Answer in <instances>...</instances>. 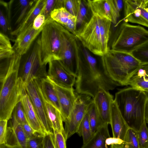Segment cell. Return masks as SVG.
Listing matches in <instances>:
<instances>
[{"label":"cell","mask_w":148,"mask_h":148,"mask_svg":"<svg viewBox=\"0 0 148 148\" xmlns=\"http://www.w3.org/2000/svg\"><path fill=\"white\" fill-rule=\"evenodd\" d=\"M89 9L85 0H81L80 8L77 16V30L84 25L90 19L88 18Z\"/></svg>","instance_id":"d6a6232c"},{"label":"cell","mask_w":148,"mask_h":148,"mask_svg":"<svg viewBox=\"0 0 148 148\" xmlns=\"http://www.w3.org/2000/svg\"><path fill=\"white\" fill-rule=\"evenodd\" d=\"M0 148H19L16 147L10 146L5 144H0Z\"/></svg>","instance_id":"c3c4849f"},{"label":"cell","mask_w":148,"mask_h":148,"mask_svg":"<svg viewBox=\"0 0 148 148\" xmlns=\"http://www.w3.org/2000/svg\"><path fill=\"white\" fill-rule=\"evenodd\" d=\"M101 57L110 77L121 86L127 85L129 78L141 64L131 53L112 49Z\"/></svg>","instance_id":"277c9868"},{"label":"cell","mask_w":148,"mask_h":148,"mask_svg":"<svg viewBox=\"0 0 148 148\" xmlns=\"http://www.w3.org/2000/svg\"><path fill=\"white\" fill-rule=\"evenodd\" d=\"M11 118L12 119L21 125L28 123L21 101L18 102L14 107L12 112Z\"/></svg>","instance_id":"836d02e7"},{"label":"cell","mask_w":148,"mask_h":148,"mask_svg":"<svg viewBox=\"0 0 148 148\" xmlns=\"http://www.w3.org/2000/svg\"><path fill=\"white\" fill-rule=\"evenodd\" d=\"M148 96L132 87L116 92L114 101L130 127L138 131L145 120V110Z\"/></svg>","instance_id":"3957f363"},{"label":"cell","mask_w":148,"mask_h":148,"mask_svg":"<svg viewBox=\"0 0 148 148\" xmlns=\"http://www.w3.org/2000/svg\"><path fill=\"white\" fill-rule=\"evenodd\" d=\"M145 4L147 8L148 9V0H145Z\"/></svg>","instance_id":"f907efd6"},{"label":"cell","mask_w":148,"mask_h":148,"mask_svg":"<svg viewBox=\"0 0 148 148\" xmlns=\"http://www.w3.org/2000/svg\"><path fill=\"white\" fill-rule=\"evenodd\" d=\"M39 90L43 99L61 112V108L57 93L51 81L47 78L37 79Z\"/></svg>","instance_id":"cb8c5ba5"},{"label":"cell","mask_w":148,"mask_h":148,"mask_svg":"<svg viewBox=\"0 0 148 148\" xmlns=\"http://www.w3.org/2000/svg\"><path fill=\"white\" fill-rule=\"evenodd\" d=\"M11 123V125L7 127L4 144L19 148H26L28 139L22 125L12 119Z\"/></svg>","instance_id":"d6986e66"},{"label":"cell","mask_w":148,"mask_h":148,"mask_svg":"<svg viewBox=\"0 0 148 148\" xmlns=\"http://www.w3.org/2000/svg\"><path fill=\"white\" fill-rule=\"evenodd\" d=\"M52 83L57 93L63 122L69 117L74 107L76 97L73 88H67L59 86L47 77Z\"/></svg>","instance_id":"9a60e30c"},{"label":"cell","mask_w":148,"mask_h":148,"mask_svg":"<svg viewBox=\"0 0 148 148\" xmlns=\"http://www.w3.org/2000/svg\"><path fill=\"white\" fill-rule=\"evenodd\" d=\"M125 148H140L137 131L130 127L123 140Z\"/></svg>","instance_id":"1f68e13d"},{"label":"cell","mask_w":148,"mask_h":148,"mask_svg":"<svg viewBox=\"0 0 148 148\" xmlns=\"http://www.w3.org/2000/svg\"><path fill=\"white\" fill-rule=\"evenodd\" d=\"M51 18L75 36L77 30V17L69 12L64 7L54 9L51 13Z\"/></svg>","instance_id":"7402d4cb"},{"label":"cell","mask_w":148,"mask_h":148,"mask_svg":"<svg viewBox=\"0 0 148 148\" xmlns=\"http://www.w3.org/2000/svg\"><path fill=\"white\" fill-rule=\"evenodd\" d=\"M77 133L80 136H82L83 144L88 142L93 135L87 112L83 119Z\"/></svg>","instance_id":"4dcf8cb0"},{"label":"cell","mask_w":148,"mask_h":148,"mask_svg":"<svg viewBox=\"0 0 148 148\" xmlns=\"http://www.w3.org/2000/svg\"><path fill=\"white\" fill-rule=\"evenodd\" d=\"M108 125L105 124L101 126L81 148H108L106 141L108 138L110 137Z\"/></svg>","instance_id":"484cf974"},{"label":"cell","mask_w":148,"mask_h":148,"mask_svg":"<svg viewBox=\"0 0 148 148\" xmlns=\"http://www.w3.org/2000/svg\"><path fill=\"white\" fill-rule=\"evenodd\" d=\"M44 135L36 132L32 137L28 139L26 148H44Z\"/></svg>","instance_id":"8d00e7d4"},{"label":"cell","mask_w":148,"mask_h":148,"mask_svg":"<svg viewBox=\"0 0 148 148\" xmlns=\"http://www.w3.org/2000/svg\"><path fill=\"white\" fill-rule=\"evenodd\" d=\"M56 0H47L40 13L43 14L46 20L50 17L51 12L55 8Z\"/></svg>","instance_id":"f35d334b"},{"label":"cell","mask_w":148,"mask_h":148,"mask_svg":"<svg viewBox=\"0 0 148 148\" xmlns=\"http://www.w3.org/2000/svg\"><path fill=\"white\" fill-rule=\"evenodd\" d=\"M110 146V148H125L123 146V144L112 145Z\"/></svg>","instance_id":"681fc988"},{"label":"cell","mask_w":148,"mask_h":148,"mask_svg":"<svg viewBox=\"0 0 148 148\" xmlns=\"http://www.w3.org/2000/svg\"><path fill=\"white\" fill-rule=\"evenodd\" d=\"M21 57L15 52L0 60V120L11 119L14 107L21 100L24 84L18 75Z\"/></svg>","instance_id":"7a4b0ae2"},{"label":"cell","mask_w":148,"mask_h":148,"mask_svg":"<svg viewBox=\"0 0 148 148\" xmlns=\"http://www.w3.org/2000/svg\"><path fill=\"white\" fill-rule=\"evenodd\" d=\"M140 148H148V128L145 121L137 131Z\"/></svg>","instance_id":"d590c367"},{"label":"cell","mask_w":148,"mask_h":148,"mask_svg":"<svg viewBox=\"0 0 148 148\" xmlns=\"http://www.w3.org/2000/svg\"><path fill=\"white\" fill-rule=\"evenodd\" d=\"M124 17L127 22L148 27V9L145 0H124Z\"/></svg>","instance_id":"7c38bea8"},{"label":"cell","mask_w":148,"mask_h":148,"mask_svg":"<svg viewBox=\"0 0 148 148\" xmlns=\"http://www.w3.org/2000/svg\"><path fill=\"white\" fill-rule=\"evenodd\" d=\"M148 42V30L124 20L115 32L111 44L112 49L131 53Z\"/></svg>","instance_id":"8992f818"},{"label":"cell","mask_w":148,"mask_h":148,"mask_svg":"<svg viewBox=\"0 0 148 148\" xmlns=\"http://www.w3.org/2000/svg\"><path fill=\"white\" fill-rule=\"evenodd\" d=\"M78 40L76 38L73 43L76 71V92L93 99L100 88L109 91L121 86L110 77L101 60L98 62L86 49H81Z\"/></svg>","instance_id":"6da1fadb"},{"label":"cell","mask_w":148,"mask_h":148,"mask_svg":"<svg viewBox=\"0 0 148 148\" xmlns=\"http://www.w3.org/2000/svg\"><path fill=\"white\" fill-rule=\"evenodd\" d=\"M18 75L25 84L35 79L47 77L46 65L43 64L42 59L40 34L21 56Z\"/></svg>","instance_id":"5b68a950"},{"label":"cell","mask_w":148,"mask_h":148,"mask_svg":"<svg viewBox=\"0 0 148 148\" xmlns=\"http://www.w3.org/2000/svg\"><path fill=\"white\" fill-rule=\"evenodd\" d=\"M43 26L36 30L33 28L32 23L20 32L16 36L13 46L15 52L21 56L25 53L40 34Z\"/></svg>","instance_id":"e0dca14e"},{"label":"cell","mask_w":148,"mask_h":148,"mask_svg":"<svg viewBox=\"0 0 148 148\" xmlns=\"http://www.w3.org/2000/svg\"><path fill=\"white\" fill-rule=\"evenodd\" d=\"M85 1L92 14L110 20L114 26L118 25L121 15L116 11L113 0Z\"/></svg>","instance_id":"4fadbf2b"},{"label":"cell","mask_w":148,"mask_h":148,"mask_svg":"<svg viewBox=\"0 0 148 148\" xmlns=\"http://www.w3.org/2000/svg\"><path fill=\"white\" fill-rule=\"evenodd\" d=\"M46 1L35 0L21 23L12 31V35L13 37L17 36L20 32L33 23L36 17L41 13Z\"/></svg>","instance_id":"d4e9b609"},{"label":"cell","mask_w":148,"mask_h":148,"mask_svg":"<svg viewBox=\"0 0 148 148\" xmlns=\"http://www.w3.org/2000/svg\"><path fill=\"white\" fill-rule=\"evenodd\" d=\"M145 119L146 123L148 124V97L146 101L145 110Z\"/></svg>","instance_id":"7dc6e473"},{"label":"cell","mask_w":148,"mask_h":148,"mask_svg":"<svg viewBox=\"0 0 148 148\" xmlns=\"http://www.w3.org/2000/svg\"><path fill=\"white\" fill-rule=\"evenodd\" d=\"M61 60H59L69 73L76 77L73 43L76 36L61 25Z\"/></svg>","instance_id":"8fae6325"},{"label":"cell","mask_w":148,"mask_h":148,"mask_svg":"<svg viewBox=\"0 0 148 148\" xmlns=\"http://www.w3.org/2000/svg\"><path fill=\"white\" fill-rule=\"evenodd\" d=\"M47 77L57 85L67 88H73L76 77L69 73L59 60H54L49 62Z\"/></svg>","instance_id":"5bb4252c"},{"label":"cell","mask_w":148,"mask_h":148,"mask_svg":"<svg viewBox=\"0 0 148 148\" xmlns=\"http://www.w3.org/2000/svg\"><path fill=\"white\" fill-rule=\"evenodd\" d=\"M43 143L44 148H55L53 132L45 135Z\"/></svg>","instance_id":"7bdbcfd3"},{"label":"cell","mask_w":148,"mask_h":148,"mask_svg":"<svg viewBox=\"0 0 148 148\" xmlns=\"http://www.w3.org/2000/svg\"><path fill=\"white\" fill-rule=\"evenodd\" d=\"M128 85L148 94V63H141L129 78Z\"/></svg>","instance_id":"603a6c76"},{"label":"cell","mask_w":148,"mask_h":148,"mask_svg":"<svg viewBox=\"0 0 148 148\" xmlns=\"http://www.w3.org/2000/svg\"><path fill=\"white\" fill-rule=\"evenodd\" d=\"M29 125L39 134L45 135L36 111L28 95L24 84L21 100Z\"/></svg>","instance_id":"ffe728a7"},{"label":"cell","mask_w":148,"mask_h":148,"mask_svg":"<svg viewBox=\"0 0 148 148\" xmlns=\"http://www.w3.org/2000/svg\"><path fill=\"white\" fill-rule=\"evenodd\" d=\"M75 36L83 47L95 55L103 56L97 15L92 14L89 20L77 30Z\"/></svg>","instance_id":"ba28073f"},{"label":"cell","mask_w":148,"mask_h":148,"mask_svg":"<svg viewBox=\"0 0 148 148\" xmlns=\"http://www.w3.org/2000/svg\"><path fill=\"white\" fill-rule=\"evenodd\" d=\"M61 25L51 17L47 19L40 34L42 63L46 65L51 61L60 60L61 48Z\"/></svg>","instance_id":"52a82bcc"},{"label":"cell","mask_w":148,"mask_h":148,"mask_svg":"<svg viewBox=\"0 0 148 148\" xmlns=\"http://www.w3.org/2000/svg\"><path fill=\"white\" fill-rule=\"evenodd\" d=\"M106 143L107 145H121L123 144L124 141L119 138L110 137L106 139Z\"/></svg>","instance_id":"f6af8a7d"},{"label":"cell","mask_w":148,"mask_h":148,"mask_svg":"<svg viewBox=\"0 0 148 148\" xmlns=\"http://www.w3.org/2000/svg\"><path fill=\"white\" fill-rule=\"evenodd\" d=\"M113 137L123 140L130 128L114 100L111 105L110 123Z\"/></svg>","instance_id":"ac0fdd59"},{"label":"cell","mask_w":148,"mask_h":148,"mask_svg":"<svg viewBox=\"0 0 148 148\" xmlns=\"http://www.w3.org/2000/svg\"><path fill=\"white\" fill-rule=\"evenodd\" d=\"M44 100L47 115L53 132H61L65 138L63 124V121L60 112L53 106Z\"/></svg>","instance_id":"4316f807"},{"label":"cell","mask_w":148,"mask_h":148,"mask_svg":"<svg viewBox=\"0 0 148 148\" xmlns=\"http://www.w3.org/2000/svg\"><path fill=\"white\" fill-rule=\"evenodd\" d=\"M0 144H4L7 130V120H0Z\"/></svg>","instance_id":"b9f144b4"},{"label":"cell","mask_w":148,"mask_h":148,"mask_svg":"<svg viewBox=\"0 0 148 148\" xmlns=\"http://www.w3.org/2000/svg\"><path fill=\"white\" fill-rule=\"evenodd\" d=\"M81 1V0H64V8L71 14L77 17Z\"/></svg>","instance_id":"74e56055"},{"label":"cell","mask_w":148,"mask_h":148,"mask_svg":"<svg viewBox=\"0 0 148 148\" xmlns=\"http://www.w3.org/2000/svg\"><path fill=\"white\" fill-rule=\"evenodd\" d=\"M34 1L35 0H13L11 8L12 31L21 23Z\"/></svg>","instance_id":"44dd1931"},{"label":"cell","mask_w":148,"mask_h":148,"mask_svg":"<svg viewBox=\"0 0 148 148\" xmlns=\"http://www.w3.org/2000/svg\"><path fill=\"white\" fill-rule=\"evenodd\" d=\"M87 112L90 124L93 135L103 125L93 100L89 107Z\"/></svg>","instance_id":"f1b7e54d"},{"label":"cell","mask_w":148,"mask_h":148,"mask_svg":"<svg viewBox=\"0 0 148 148\" xmlns=\"http://www.w3.org/2000/svg\"><path fill=\"white\" fill-rule=\"evenodd\" d=\"M76 93V97L73 108L65 121L66 140L78 132L80 124L87 113L93 99L88 96Z\"/></svg>","instance_id":"9c48e42d"},{"label":"cell","mask_w":148,"mask_h":148,"mask_svg":"<svg viewBox=\"0 0 148 148\" xmlns=\"http://www.w3.org/2000/svg\"><path fill=\"white\" fill-rule=\"evenodd\" d=\"M22 125L23 131L27 139L32 137L36 132L28 123H25Z\"/></svg>","instance_id":"ee69618b"},{"label":"cell","mask_w":148,"mask_h":148,"mask_svg":"<svg viewBox=\"0 0 148 148\" xmlns=\"http://www.w3.org/2000/svg\"><path fill=\"white\" fill-rule=\"evenodd\" d=\"M114 5L118 13L120 14V12L124 8V0H113Z\"/></svg>","instance_id":"bcb514c9"},{"label":"cell","mask_w":148,"mask_h":148,"mask_svg":"<svg viewBox=\"0 0 148 148\" xmlns=\"http://www.w3.org/2000/svg\"><path fill=\"white\" fill-rule=\"evenodd\" d=\"M25 85L26 92L36 111L45 134L53 132L46 112L44 99L38 88L37 79Z\"/></svg>","instance_id":"30bf717a"},{"label":"cell","mask_w":148,"mask_h":148,"mask_svg":"<svg viewBox=\"0 0 148 148\" xmlns=\"http://www.w3.org/2000/svg\"><path fill=\"white\" fill-rule=\"evenodd\" d=\"M113 98L108 91L100 88L93 98L103 125L110 124L111 105Z\"/></svg>","instance_id":"2e32d148"},{"label":"cell","mask_w":148,"mask_h":148,"mask_svg":"<svg viewBox=\"0 0 148 148\" xmlns=\"http://www.w3.org/2000/svg\"><path fill=\"white\" fill-rule=\"evenodd\" d=\"M46 19L45 16L41 13L39 14L35 18L33 23V27L36 30H38L44 25Z\"/></svg>","instance_id":"60d3db41"},{"label":"cell","mask_w":148,"mask_h":148,"mask_svg":"<svg viewBox=\"0 0 148 148\" xmlns=\"http://www.w3.org/2000/svg\"><path fill=\"white\" fill-rule=\"evenodd\" d=\"M130 53L141 63H148V42L138 47Z\"/></svg>","instance_id":"e575fe53"},{"label":"cell","mask_w":148,"mask_h":148,"mask_svg":"<svg viewBox=\"0 0 148 148\" xmlns=\"http://www.w3.org/2000/svg\"><path fill=\"white\" fill-rule=\"evenodd\" d=\"M54 134V144L55 148H66V140L61 132H56Z\"/></svg>","instance_id":"ab89813d"},{"label":"cell","mask_w":148,"mask_h":148,"mask_svg":"<svg viewBox=\"0 0 148 148\" xmlns=\"http://www.w3.org/2000/svg\"><path fill=\"white\" fill-rule=\"evenodd\" d=\"M97 16L100 31L102 51L103 55L110 49L108 44L110 37V27L112 23L110 20L100 17L98 16Z\"/></svg>","instance_id":"83f0119b"},{"label":"cell","mask_w":148,"mask_h":148,"mask_svg":"<svg viewBox=\"0 0 148 148\" xmlns=\"http://www.w3.org/2000/svg\"><path fill=\"white\" fill-rule=\"evenodd\" d=\"M6 35L0 32V60L8 58L15 52L10 41Z\"/></svg>","instance_id":"f546056e"}]
</instances>
